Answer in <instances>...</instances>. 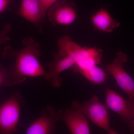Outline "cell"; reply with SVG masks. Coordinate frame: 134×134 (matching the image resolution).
<instances>
[{"mask_svg":"<svg viewBox=\"0 0 134 134\" xmlns=\"http://www.w3.org/2000/svg\"><path fill=\"white\" fill-rule=\"evenodd\" d=\"M41 6L42 13L44 17L46 16L47 12L53 5L58 1V0H39Z\"/></svg>","mask_w":134,"mask_h":134,"instance_id":"obj_13","label":"cell"},{"mask_svg":"<svg viewBox=\"0 0 134 134\" xmlns=\"http://www.w3.org/2000/svg\"><path fill=\"white\" fill-rule=\"evenodd\" d=\"M85 115L73 109H61L58 111L59 121L65 123L72 134H90V129Z\"/></svg>","mask_w":134,"mask_h":134,"instance_id":"obj_9","label":"cell"},{"mask_svg":"<svg viewBox=\"0 0 134 134\" xmlns=\"http://www.w3.org/2000/svg\"><path fill=\"white\" fill-rule=\"evenodd\" d=\"M76 61L77 58L74 55H62L58 53L56 54L54 59L46 65L48 70L44 75L46 80L52 88H59L62 84V73L71 69Z\"/></svg>","mask_w":134,"mask_h":134,"instance_id":"obj_6","label":"cell"},{"mask_svg":"<svg viewBox=\"0 0 134 134\" xmlns=\"http://www.w3.org/2000/svg\"><path fill=\"white\" fill-rule=\"evenodd\" d=\"M21 50H15L10 46L3 52L4 59H13L14 62L9 66L0 68V86L18 85L28 77H36L45 75L46 72L38 59L41 55L40 45L32 38L25 39Z\"/></svg>","mask_w":134,"mask_h":134,"instance_id":"obj_1","label":"cell"},{"mask_svg":"<svg viewBox=\"0 0 134 134\" xmlns=\"http://www.w3.org/2000/svg\"><path fill=\"white\" fill-rule=\"evenodd\" d=\"M106 105L108 109L117 114L123 122L128 123L134 119V99L126 100L111 89L105 90Z\"/></svg>","mask_w":134,"mask_h":134,"instance_id":"obj_7","label":"cell"},{"mask_svg":"<svg viewBox=\"0 0 134 134\" xmlns=\"http://www.w3.org/2000/svg\"><path fill=\"white\" fill-rule=\"evenodd\" d=\"M16 14L32 23L40 31L44 17L39 0H21V5Z\"/></svg>","mask_w":134,"mask_h":134,"instance_id":"obj_10","label":"cell"},{"mask_svg":"<svg viewBox=\"0 0 134 134\" xmlns=\"http://www.w3.org/2000/svg\"><path fill=\"white\" fill-rule=\"evenodd\" d=\"M128 124V127L134 133V119Z\"/></svg>","mask_w":134,"mask_h":134,"instance_id":"obj_15","label":"cell"},{"mask_svg":"<svg viewBox=\"0 0 134 134\" xmlns=\"http://www.w3.org/2000/svg\"><path fill=\"white\" fill-rule=\"evenodd\" d=\"M14 0H0V13L10 10V7Z\"/></svg>","mask_w":134,"mask_h":134,"instance_id":"obj_14","label":"cell"},{"mask_svg":"<svg viewBox=\"0 0 134 134\" xmlns=\"http://www.w3.org/2000/svg\"><path fill=\"white\" fill-rule=\"evenodd\" d=\"M93 29L96 30L110 33L120 24L112 17L107 10L101 8L90 17Z\"/></svg>","mask_w":134,"mask_h":134,"instance_id":"obj_11","label":"cell"},{"mask_svg":"<svg viewBox=\"0 0 134 134\" xmlns=\"http://www.w3.org/2000/svg\"><path fill=\"white\" fill-rule=\"evenodd\" d=\"M105 70L96 65L81 70L78 73L92 83L100 85L105 82L109 75V74H107Z\"/></svg>","mask_w":134,"mask_h":134,"instance_id":"obj_12","label":"cell"},{"mask_svg":"<svg viewBox=\"0 0 134 134\" xmlns=\"http://www.w3.org/2000/svg\"><path fill=\"white\" fill-rule=\"evenodd\" d=\"M72 107L83 114L94 125L105 130L107 133L118 134L111 127L108 107L106 105L99 102L97 95H93L88 100L83 103L74 100L72 103Z\"/></svg>","mask_w":134,"mask_h":134,"instance_id":"obj_2","label":"cell"},{"mask_svg":"<svg viewBox=\"0 0 134 134\" xmlns=\"http://www.w3.org/2000/svg\"><path fill=\"white\" fill-rule=\"evenodd\" d=\"M128 60V57L125 53L118 52L113 62L107 65L105 70L113 76L120 88L129 98L134 99V81L123 66Z\"/></svg>","mask_w":134,"mask_h":134,"instance_id":"obj_4","label":"cell"},{"mask_svg":"<svg viewBox=\"0 0 134 134\" xmlns=\"http://www.w3.org/2000/svg\"><path fill=\"white\" fill-rule=\"evenodd\" d=\"M48 19L53 26H68L77 18V9L74 1L68 0L58 1L48 10Z\"/></svg>","mask_w":134,"mask_h":134,"instance_id":"obj_5","label":"cell"},{"mask_svg":"<svg viewBox=\"0 0 134 134\" xmlns=\"http://www.w3.org/2000/svg\"><path fill=\"white\" fill-rule=\"evenodd\" d=\"M23 103L20 92H15L0 106V134H12L18 132L17 126L20 119Z\"/></svg>","mask_w":134,"mask_h":134,"instance_id":"obj_3","label":"cell"},{"mask_svg":"<svg viewBox=\"0 0 134 134\" xmlns=\"http://www.w3.org/2000/svg\"><path fill=\"white\" fill-rule=\"evenodd\" d=\"M58 121V111L52 106H46L41 110L40 117L28 127L26 134L54 133Z\"/></svg>","mask_w":134,"mask_h":134,"instance_id":"obj_8","label":"cell"}]
</instances>
